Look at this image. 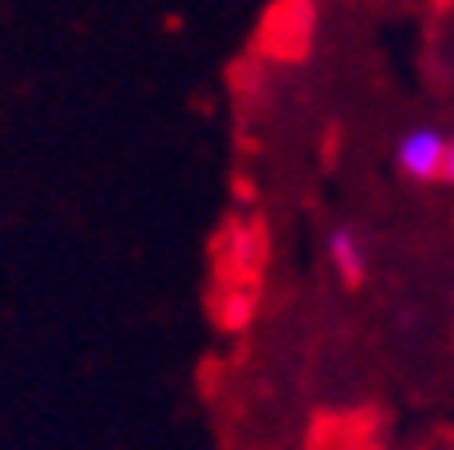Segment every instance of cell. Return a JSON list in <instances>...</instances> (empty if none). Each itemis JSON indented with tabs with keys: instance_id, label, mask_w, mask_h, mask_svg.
<instances>
[{
	"instance_id": "1",
	"label": "cell",
	"mask_w": 454,
	"mask_h": 450,
	"mask_svg": "<svg viewBox=\"0 0 454 450\" xmlns=\"http://www.w3.org/2000/svg\"><path fill=\"white\" fill-rule=\"evenodd\" d=\"M394 162L414 183H434L446 170V134L438 126H410L394 146Z\"/></svg>"
},
{
	"instance_id": "2",
	"label": "cell",
	"mask_w": 454,
	"mask_h": 450,
	"mask_svg": "<svg viewBox=\"0 0 454 450\" xmlns=\"http://www.w3.org/2000/svg\"><path fill=\"white\" fill-rule=\"evenodd\" d=\"M325 256H329V268L340 276L345 284L365 280L369 272V244L357 227H333L329 240H325Z\"/></svg>"
},
{
	"instance_id": "3",
	"label": "cell",
	"mask_w": 454,
	"mask_h": 450,
	"mask_svg": "<svg viewBox=\"0 0 454 450\" xmlns=\"http://www.w3.org/2000/svg\"><path fill=\"white\" fill-rule=\"evenodd\" d=\"M446 183H454V134L446 138V170H442Z\"/></svg>"
}]
</instances>
